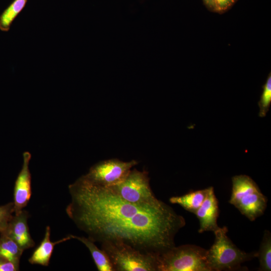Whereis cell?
<instances>
[{
    "instance_id": "obj_4",
    "label": "cell",
    "mask_w": 271,
    "mask_h": 271,
    "mask_svg": "<svg viewBox=\"0 0 271 271\" xmlns=\"http://www.w3.org/2000/svg\"><path fill=\"white\" fill-rule=\"evenodd\" d=\"M232 185L230 204L251 221L264 213L267 206V198L249 176L245 175L233 176Z\"/></svg>"
},
{
    "instance_id": "obj_3",
    "label": "cell",
    "mask_w": 271,
    "mask_h": 271,
    "mask_svg": "<svg viewBox=\"0 0 271 271\" xmlns=\"http://www.w3.org/2000/svg\"><path fill=\"white\" fill-rule=\"evenodd\" d=\"M227 228L219 227L214 232V243L207 250L211 271L235 270L241 264L256 257V252L247 253L238 248L227 236Z\"/></svg>"
},
{
    "instance_id": "obj_6",
    "label": "cell",
    "mask_w": 271,
    "mask_h": 271,
    "mask_svg": "<svg viewBox=\"0 0 271 271\" xmlns=\"http://www.w3.org/2000/svg\"><path fill=\"white\" fill-rule=\"evenodd\" d=\"M125 201L139 204H154L159 202L150 185L148 173L131 170L121 183L106 187Z\"/></svg>"
},
{
    "instance_id": "obj_21",
    "label": "cell",
    "mask_w": 271,
    "mask_h": 271,
    "mask_svg": "<svg viewBox=\"0 0 271 271\" xmlns=\"http://www.w3.org/2000/svg\"><path fill=\"white\" fill-rule=\"evenodd\" d=\"M208 9L214 11V0H203Z\"/></svg>"
},
{
    "instance_id": "obj_18",
    "label": "cell",
    "mask_w": 271,
    "mask_h": 271,
    "mask_svg": "<svg viewBox=\"0 0 271 271\" xmlns=\"http://www.w3.org/2000/svg\"><path fill=\"white\" fill-rule=\"evenodd\" d=\"M14 215V204L13 202L0 206V233L6 231Z\"/></svg>"
},
{
    "instance_id": "obj_5",
    "label": "cell",
    "mask_w": 271,
    "mask_h": 271,
    "mask_svg": "<svg viewBox=\"0 0 271 271\" xmlns=\"http://www.w3.org/2000/svg\"><path fill=\"white\" fill-rule=\"evenodd\" d=\"M207 250L193 244L174 246L158 255V271H211Z\"/></svg>"
},
{
    "instance_id": "obj_8",
    "label": "cell",
    "mask_w": 271,
    "mask_h": 271,
    "mask_svg": "<svg viewBox=\"0 0 271 271\" xmlns=\"http://www.w3.org/2000/svg\"><path fill=\"white\" fill-rule=\"evenodd\" d=\"M31 155L29 152L23 154V165L16 180L14 189V214L20 213L28 204L32 195L31 175L29 163Z\"/></svg>"
},
{
    "instance_id": "obj_13",
    "label": "cell",
    "mask_w": 271,
    "mask_h": 271,
    "mask_svg": "<svg viewBox=\"0 0 271 271\" xmlns=\"http://www.w3.org/2000/svg\"><path fill=\"white\" fill-rule=\"evenodd\" d=\"M83 243L89 249L94 262L99 271H114L112 264L106 253L98 248L94 242L88 237L70 235Z\"/></svg>"
},
{
    "instance_id": "obj_20",
    "label": "cell",
    "mask_w": 271,
    "mask_h": 271,
    "mask_svg": "<svg viewBox=\"0 0 271 271\" xmlns=\"http://www.w3.org/2000/svg\"><path fill=\"white\" fill-rule=\"evenodd\" d=\"M19 266L6 258L0 257V271H18L19 270Z\"/></svg>"
},
{
    "instance_id": "obj_14",
    "label": "cell",
    "mask_w": 271,
    "mask_h": 271,
    "mask_svg": "<svg viewBox=\"0 0 271 271\" xmlns=\"http://www.w3.org/2000/svg\"><path fill=\"white\" fill-rule=\"evenodd\" d=\"M24 250L12 238L5 233L0 234V257L20 265Z\"/></svg>"
},
{
    "instance_id": "obj_15",
    "label": "cell",
    "mask_w": 271,
    "mask_h": 271,
    "mask_svg": "<svg viewBox=\"0 0 271 271\" xmlns=\"http://www.w3.org/2000/svg\"><path fill=\"white\" fill-rule=\"evenodd\" d=\"M28 0H14L0 16V30L8 32L12 23L23 10Z\"/></svg>"
},
{
    "instance_id": "obj_17",
    "label": "cell",
    "mask_w": 271,
    "mask_h": 271,
    "mask_svg": "<svg viewBox=\"0 0 271 271\" xmlns=\"http://www.w3.org/2000/svg\"><path fill=\"white\" fill-rule=\"evenodd\" d=\"M271 102V75L268 76L265 83L263 86V91L258 102L259 116L264 117L268 112Z\"/></svg>"
},
{
    "instance_id": "obj_12",
    "label": "cell",
    "mask_w": 271,
    "mask_h": 271,
    "mask_svg": "<svg viewBox=\"0 0 271 271\" xmlns=\"http://www.w3.org/2000/svg\"><path fill=\"white\" fill-rule=\"evenodd\" d=\"M208 188L188 193L184 195L173 196L169 199L172 204L182 206L186 210L195 213L206 198Z\"/></svg>"
},
{
    "instance_id": "obj_16",
    "label": "cell",
    "mask_w": 271,
    "mask_h": 271,
    "mask_svg": "<svg viewBox=\"0 0 271 271\" xmlns=\"http://www.w3.org/2000/svg\"><path fill=\"white\" fill-rule=\"evenodd\" d=\"M259 267L258 270L270 271L271 270V234L268 230H265L259 250L256 252Z\"/></svg>"
},
{
    "instance_id": "obj_9",
    "label": "cell",
    "mask_w": 271,
    "mask_h": 271,
    "mask_svg": "<svg viewBox=\"0 0 271 271\" xmlns=\"http://www.w3.org/2000/svg\"><path fill=\"white\" fill-rule=\"evenodd\" d=\"M194 214L199 221V233L208 231L214 232L219 227L217 224L218 202L213 187L208 188L206 198Z\"/></svg>"
},
{
    "instance_id": "obj_1",
    "label": "cell",
    "mask_w": 271,
    "mask_h": 271,
    "mask_svg": "<svg viewBox=\"0 0 271 271\" xmlns=\"http://www.w3.org/2000/svg\"><path fill=\"white\" fill-rule=\"evenodd\" d=\"M68 217L94 242L118 241L147 253L160 254L175 246L184 218L161 200L139 204L121 199L108 188L83 176L68 186Z\"/></svg>"
},
{
    "instance_id": "obj_7",
    "label": "cell",
    "mask_w": 271,
    "mask_h": 271,
    "mask_svg": "<svg viewBox=\"0 0 271 271\" xmlns=\"http://www.w3.org/2000/svg\"><path fill=\"white\" fill-rule=\"evenodd\" d=\"M137 163L135 160L129 162L118 159L103 161L92 166L88 172L82 176L92 184L108 187L123 181L132 167Z\"/></svg>"
},
{
    "instance_id": "obj_10",
    "label": "cell",
    "mask_w": 271,
    "mask_h": 271,
    "mask_svg": "<svg viewBox=\"0 0 271 271\" xmlns=\"http://www.w3.org/2000/svg\"><path fill=\"white\" fill-rule=\"evenodd\" d=\"M29 217V213L24 209L20 213L14 214L3 232L16 242L23 250L33 247L35 244L29 232L28 224Z\"/></svg>"
},
{
    "instance_id": "obj_2",
    "label": "cell",
    "mask_w": 271,
    "mask_h": 271,
    "mask_svg": "<svg viewBox=\"0 0 271 271\" xmlns=\"http://www.w3.org/2000/svg\"><path fill=\"white\" fill-rule=\"evenodd\" d=\"M114 271H158V255L143 252L118 241L101 242Z\"/></svg>"
},
{
    "instance_id": "obj_19",
    "label": "cell",
    "mask_w": 271,
    "mask_h": 271,
    "mask_svg": "<svg viewBox=\"0 0 271 271\" xmlns=\"http://www.w3.org/2000/svg\"><path fill=\"white\" fill-rule=\"evenodd\" d=\"M236 0H214V11L221 13L229 9Z\"/></svg>"
},
{
    "instance_id": "obj_11",
    "label": "cell",
    "mask_w": 271,
    "mask_h": 271,
    "mask_svg": "<svg viewBox=\"0 0 271 271\" xmlns=\"http://www.w3.org/2000/svg\"><path fill=\"white\" fill-rule=\"evenodd\" d=\"M50 236L51 228L49 226H47L43 240L34 250L28 259L30 263L45 266H48L55 246L72 239L70 235H69L60 240L53 242L51 240Z\"/></svg>"
}]
</instances>
